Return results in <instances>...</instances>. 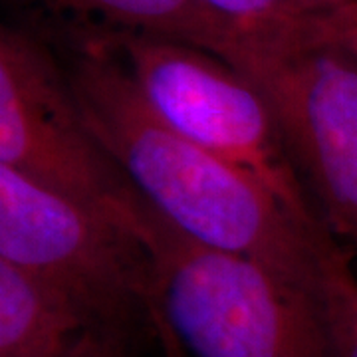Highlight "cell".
I'll list each match as a JSON object with an SVG mask.
<instances>
[{"label": "cell", "mask_w": 357, "mask_h": 357, "mask_svg": "<svg viewBox=\"0 0 357 357\" xmlns=\"http://www.w3.org/2000/svg\"><path fill=\"white\" fill-rule=\"evenodd\" d=\"M161 121L260 181L302 227H324L294 165L266 96L236 66L187 42L151 34H100Z\"/></svg>", "instance_id": "obj_3"}, {"label": "cell", "mask_w": 357, "mask_h": 357, "mask_svg": "<svg viewBox=\"0 0 357 357\" xmlns=\"http://www.w3.org/2000/svg\"><path fill=\"white\" fill-rule=\"evenodd\" d=\"M149 321L165 357H337L318 286L192 243L143 203Z\"/></svg>", "instance_id": "obj_2"}, {"label": "cell", "mask_w": 357, "mask_h": 357, "mask_svg": "<svg viewBox=\"0 0 357 357\" xmlns=\"http://www.w3.org/2000/svg\"><path fill=\"white\" fill-rule=\"evenodd\" d=\"M238 36H316L319 24L349 0H201Z\"/></svg>", "instance_id": "obj_9"}, {"label": "cell", "mask_w": 357, "mask_h": 357, "mask_svg": "<svg viewBox=\"0 0 357 357\" xmlns=\"http://www.w3.org/2000/svg\"><path fill=\"white\" fill-rule=\"evenodd\" d=\"M0 256L62 296L88 328L123 326L153 337L151 260L137 229L6 165Z\"/></svg>", "instance_id": "obj_4"}, {"label": "cell", "mask_w": 357, "mask_h": 357, "mask_svg": "<svg viewBox=\"0 0 357 357\" xmlns=\"http://www.w3.org/2000/svg\"><path fill=\"white\" fill-rule=\"evenodd\" d=\"M0 165L135 229L143 201L93 137L70 79L30 40L0 28Z\"/></svg>", "instance_id": "obj_6"}, {"label": "cell", "mask_w": 357, "mask_h": 357, "mask_svg": "<svg viewBox=\"0 0 357 357\" xmlns=\"http://www.w3.org/2000/svg\"><path fill=\"white\" fill-rule=\"evenodd\" d=\"M318 40L342 48L357 64V0H349L321 20Z\"/></svg>", "instance_id": "obj_12"}, {"label": "cell", "mask_w": 357, "mask_h": 357, "mask_svg": "<svg viewBox=\"0 0 357 357\" xmlns=\"http://www.w3.org/2000/svg\"><path fill=\"white\" fill-rule=\"evenodd\" d=\"M266 96L324 227L357 256V64L316 36H243L227 56Z\"/></svg>", "instance_id": "obj_5"}, {"label": "cell", "mask_w": 357, "mask_h": 357, "mask_svg": "<svg viewBox=\"0 0 357 357\" xmlns=\"http://www.w3.org/2000/svg\"><path fill=\"white\" fill-rule=\"evenodd\" d=\"M74 22L91 26L88 36L151 34L187 42L227 58L238 32L213 14L201 0H28Z\"/></svg>", "instance_id": "obj_7"}, {"label": "cell", "mask_w": 357, "mask_h": 357, "mask_svg": "<svg viewBox=\"0 0 357 357\" xmlns=\"http://www.w3.org/2000/svg\"><path fill=\"white\" fill-rule=\"evenodd\" d=\"M66 76L93 137L165 225L318 286L316 244L326 227H302L260 181L169 128L100 42L79 40Z\"/></svg>", "instance_id": "obj_1"}, {"label": "cell", "mask_w": 357, "mask_h": 357, "mask_svg": "<svg viewBox=\"0 0 357 357\" xmlns=\"http://www.w3.org/2000/svg\"><path fill=\"white\" fill-rule=\"evenodd\" d=\"M151 335L137 328L89 326L77 333L64 357H145V342Z\"/></svg>", "instance_id": "obj_11"}, {"label": "cell", "mask_w": 357, "mask_h": 357, "mask_svg": "<svg viewBox=\"0 0 357 357\" xmlns=\"http://www.w3.org/2000/svg\"><path fill=\"white\" fill-rule=\"evenodd\" d=\"M318 292L337 357H357V274L351 256L328 230L316 244Z\"/></svg>", "instance_id": "obj_10"}, {"label": "cell", "mask_w": 357, "mask_h": 357, "mask_svg": "<svg viewBox=\"0 0 357 357\" xmlns=\"http://www.w3.org/2000/svg\"><path fill=\"white\" fill-rule=\"evenodd\" d=\"M84 328L62 296L0 256V357H64Z\"/></svg>", "instance_id": "obj_8"}]
</instances>
